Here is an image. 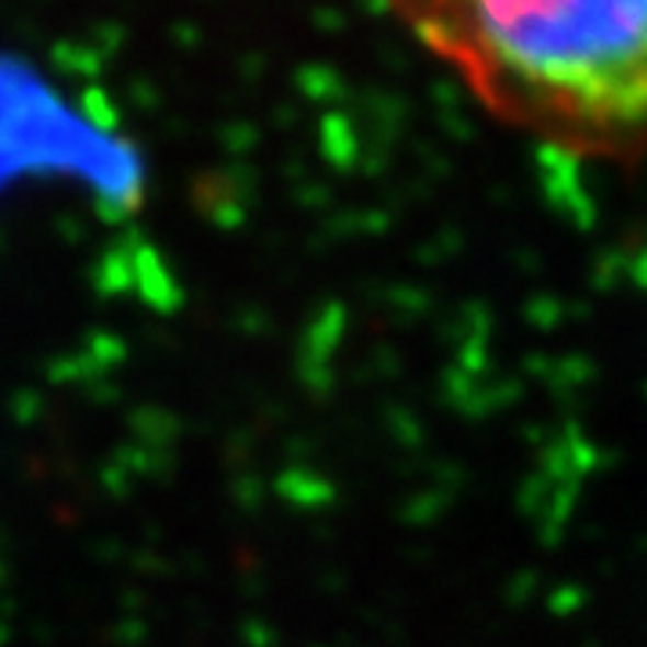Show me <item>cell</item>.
Instances as JSON below:
<instances>
[{
	"label": "cell",
	"instance_id": "cell-1",
	"mask_svg": "<svg viewBox=\"0 0 647 647\" xmlns=\"http://www.w3.org/2000/svg\"><path fill=\"white\" fill-rule=\"evenodd\" d=\"M489 112L579 148L647 145V0H388Z\"/></svg>",
	"mask_w": 647,
	"mask_h": 647
}]
</instances>
